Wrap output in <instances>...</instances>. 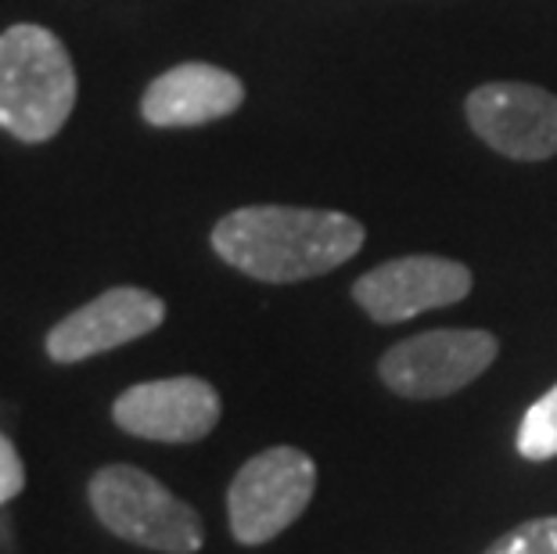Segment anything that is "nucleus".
Wrapping results in <instances>:
<instances>
[{
    "mask_svg": "<svg viewBox=\"0 0 557 554\" xmlns=\"http://www.w3.org/2000/svg\"><path fill=\"white\" fill-rule=\"evenodd\" d=\"M317 465L299 446H270L245 461L231 482V533L245 547H259L284 533L313 501Z\"/></svg>",
    "mask_w": 557,
    "mask_h": 554,
    "instance_id": "4",
    "label": "nucleus"
},
{
    "mask_svg": "<svg viewBox=\"0 0 557 554\" xmlns=\"http://www.w3.org/2000/svg\"><path fill=\"white\" fill-rule=\"evenodd\" d=\"M363 223L331 209L248 206L212 227V249L242 274L270 285H288L327 274L357 256Z\"/></svg>",
    "mask_w": 557,
    "mask_h": 554,
    "instance_id": "1",
    "label": "nucleus"
},
{
    "mask_svg": "<svg viewBox=\"0 0 557 554\" xmlns=\"http://www.w3.org/2000/svg\"><path fill=\"white\" fill-rule=\"evenodd\" d=\"M11 518H4V515H0V547H11Z\"/></svg>",
    "mask_w": 557,
    "mask_h": 554,
    "instance_id": "14",
    "label": "nucleus"
},
{
    "mask_svg": "<svg viewBox=\"0 0 557 554\" xmlns=\"http://www.w3.org/2000/svg\"><path fill=\"white\" fill-rule=\"evenodd\" d=\"M165 321V303L148 288L120 285L101 292L98 299L62 317L47 332V357L54 364H79L98 353L120 349L126 342L145 338Z\"/></svg>",
    "mask_w": 557,
    "mask_h": 554,
    "instance_id": "7",
    "label": "nucleus"
},
{
    "mask_svg": "<svg viewBox=\"0 0 557 554\" xmlns=\"http://www.w3.org/2000/svg\"><path fill=\"white\" fill-rule=\"evenodd\" d=\"M485 554H557V515L529 518L504 533Z\"/></svg>",
    "mask_w": 557,
    "mask_h": 554,
    "instance_id": "12",
    "label": "nucleus"
},
{
    "mask_svg": "<svg viewBox=\"0 0 557 554\" xmlns=\"http://www.w3.org/2000/svg\"><path fill=\"white\" fill-rule=\"evenodd\" d=\"M471 292V270L443 256H403L382 263L352 285L357 299L377 324L410 321L424 310L454 306Z\"/></svg>",
    "mask_w": 557,
    "mask_h": 554,
    "instance_id": "6",
    "label": "nucleus"
},
{
    "mask_svg": "<svg viewBox=\"0 0 557 554\" xmlns=\"http://www.w3.org/2000/svg\"><path fill=\"white\" fill-rule=\"evenodd\" d=\"M98 522L126 544L162 554H195L206 544L201 515L134 465H104L90 479Z\"/></svg>",
    "mask_w": 557,
    "mask_h": 554,
    "instance_id": "3",
    "label": "nucleus"
},
{
    "mask_svg": "<svg viewBox=\"0 0 557 554\" xmlns=\"http://www.w3.org/2000/svg\"><path fill=\"white\" fill-rule=\"evenodd\" d=\"M22 490H26V465H22L15 443L0 432V508H8Z\"/></svg>",
    "mask_w": 557,
    "mask_h": 554,
    "instance_id": "13",
    "label": "nucleus"
},
{
    "mask_svg": "<svg viewBox=\"0 0 557 554\" xmlns=\"http://www.w3.org/2000/svg\"><path fill=\"white\" fill-rule=\"evenodd\" d=\"M518 454L525 461H550V457H557V385L525 410L518 429Z\"/></svg>",
    "mask_w": 557,
    "mask_h": 554,
    "instance_id": "11",
    "label": "nucleus"
},
{
    "mask_svg": "<svg viewBox=\"0 0 557 554\" xmlns=\"http://www.w3.org/2000/svg\"><path fill=\"white\" fill-rule=\"evenodd\" d=\"M468 123L511 159L557 156V98L532 84H482L468 98Z\"/></svg>",
    "mask_w": 557,
    "mask_h": 554,
    "instance_id": "9",
    "label": "nucleus"
},
{
    "mask_svg": "<svg viewBox=\"0 0 557 554\" xmlns=\"http://www.w3.org/2000/svg\"><path fill=\"white\" fill-rule=\"evenodd\" d=\"M500 353V342L490 332H468V328H446V332H424L399 342L382 357L385 385L410 399H435L465 389L490 368Z\"/></svg>",
    "mask_w": 557,
    "mask_h": 554,
    "instance_id": "5",
    "label": "nucleus"
},
{
    "mask_svg": "<svg viewBox=\"0 0 557 554\" xmlns=\"http://www.w3.org/2000/svg\"><path fill=\"white\" fill-rule=\"evenodd\" d=\"M76 104V69L47 26L18 22L0 33V126L26 145L51 140Z\"/></svg>",
    "mask_w": 557,
    "mask_h": 554,
    "instance_id": "2",
    "label": "nucleus"
},
{
    "mask_svg": "<svg viewBox=\"0 0 557 554\" xmlns=\"http://www.w3.org/2000/svg\"><path fill=\"white\" fill-rule=\"evenodd\" d=\"M115 426L137 440L156 443H198L216 429L220 393L206 379L181 374L129 385L112 407Z\"/></svg>",
    "mask_w": 557,
    "mask_h": 554,
    "instance_id": "8",
    "label": "nucleus"
},
{
    "mask_svg": "<svg viewBox=\"0 0 557 554\" xmlns=\"http://www.w3.org/2000/svg\"><path fill=\"white\" fill-rule=\"evenodd\" d=\"M242 101L245 87L234 73L206 62H184L145 90L140 115L151 126H201L238 112Z\"/></svg>",
    "mask_w": 557,
    "mask_h": 554,
    "instance_id": "10",
    "label": "nucleus"
}]
</instances>
